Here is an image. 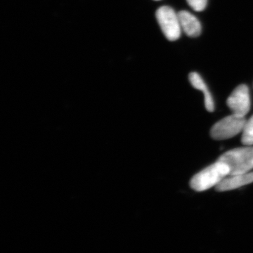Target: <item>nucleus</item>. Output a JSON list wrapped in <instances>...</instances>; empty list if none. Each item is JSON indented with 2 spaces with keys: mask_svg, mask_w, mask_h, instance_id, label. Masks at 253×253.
Returning a JSON list of instances; mask_svg holds the SVG:
<instances>
[{
  "mask_svg": "<svg viewBox=\"0 0 253 253\" xmlns=\"http://www.w3.org/2000/svg\"><path fill=\"white\" fill-rule=\"evenodd\" d=\"M227 175H229V168L217 161L193 176L190 186L194 191H204L218 185Z\"/></svg>",
  "mask_w": 253,
  "mask_h": 253,
  "instance_id": "f257e3e1",
  "label": "nucleus"
},
{
  "mask_svg": "<svg viewBox=\"0 0 253 253\" xmlns=\"http://www.w3.org/2000/svg\"><path fill=\"white\" fill-rule=\"evenodd\" d=\"M217 161L229 169V175L244 174L253 169V146L237 148L221 155Z\"/></svg>",
  "mask_w": 253,
  "mask_h": 253,
  "instance_id": "f03ea898",
  "label": "nucleus"
},
{
  "mask_svg": "<svg viewBox=\"0 0 253 253\" xmlns=\"http://www.w3.org/2000/svg\"><path fill=\"white\" fill-rule=\"evenodd\" d=\"M246 121L245 116L233 113L216 123L211 129V135L215 140L230 139L243 131Z\"/></svg>",
  "mask_w": 253,
  "mask_h": 253,
  "instance_id": "7ed1b4c3",
  "label": "nucleus"
},
{
  "mask_svg": "<svg viewBox=\"0 0 253 253\" xmlns=\"http://www.w3.org/2000/svg\"><path fill=\"white\" fill-rule=\"evenodd\" d=\"M156 18L163 34L169 41H175L181 36V27L179 15L168 6L160 7L156 11Z\"/></svg>",
  "mask_w": 253,
  "mask_h": 253,
  "instance_id": "20e7f679",
  "label": "nucleus"
},
{
  "mask_svg": "<svg viewBox=\"0 0 253 253\" xmlns=\"http://www.w3.org/2000/svg\"><path fill=\"white\" fill-rule=\"evenodd\" d=\"M226 104L234 114L246 116L251 109L249 87L246 84L238 86L228 98Z\"/></svg>",
  "mask_w": 253,
  "mask_h": 253,
  "instance_id": "39448f33",
  "label": "nucleus"
},
{
  "mask_svg": "<svg viewBox=\"0 0 253 253\" xmlns=\"http://www.w3.org/2000/svg\"><path fill=\"white\" fill-rule=\"evenodd\" d=\"M253 182V172L230 175L229 177L224 178L218 185L216 186V190L221 192L230 191Z\"/></svg>",
  "mask_w": 253,
  "mask_h": 253,
  "instance_id": "423d86ee",
  "label": "nucleus"
},
{
  "mask_svg": "<svg viewBox=\"0 0 253 253\" xmlns=\"http://www.w3.org/2000/svg\"><path fill=\"white\" fill-rule=\"evenodd\" d=\"M181 30L188 36L196 38L201 33V25L196 16L187 11H181L178 13Z\"/></svg>",
  "mask_w": 253,
  "mask_h": 253,
  "instance_id": "0eeeda50",
  "label": "nucleus"
},
{
  "mask_svg": "<svg viewBox=\"0 0 253 253\" xmlns=\"http://www.w3.org/2000/svg\"><path fill=\"white\" fill-rule=\"evenodd\" d=\"M189 81L194 88L204 93L205 105H206V109L209 112H213L214 110V106L212 95L208 90L207 85L202 78L200 76L199 73H191L189 74Z\"/></svg>",
  "mask_w": 253,
  "mask_h": 253,
  "instance_id": "6e6552de",
  "label": "nucleus"
},
{
  "mask_svg": "<svg viewBox=\"0 0 253 253\" xmlns=\"http://www.w3.org/2000/svg\"><path fill=\"white\" fill-rule=\"evenodd\" d=\"M241 141L243 144L246 146H253V116L246 121L244 129H243L242 138Z\"/></svg>",
  "mask_w": 253,
  "mask_h": 253,
  "instance_id": "1a4fd4ad",
  "label": "nucleus"
},
{
  "mask_svg": "<svg viewBox=\"0 0 253 253\" xmlns=\"http://www.w3.org/2000/svg\"><path fill=\"white\" fill-rule=\"evenodd\" d=\"M189 6L194 11H202L207 6L208 0H186Z\"/></svg>",
  "mask_w": 253,
  "mask_h": 253,
  "instance_id": "9d476101",
  "label": "nucleus"
},
{
  "mask_svg": "<svg viewBox=\"0 0 253 253\" xmlns=\"http://www.w3.org/2000/svg\"><path fill=\"white\" fill-rule=\"evenodd\" d=\"M156 1H158V0H156Z\"/></svg>",
  "mask_w": 253,
  "mask_h": 253,
  "instance_id": "9b49d317",
  "label": "nucleus"
}]
</instances>
